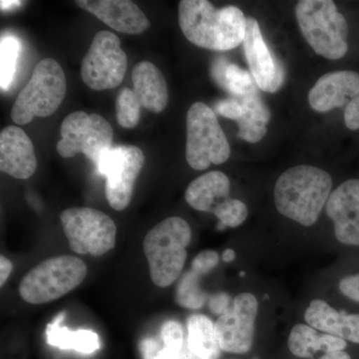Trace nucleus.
<instances>
[{"instance_id":"24","label":"nucleus","mask_w":359,"mask_h":359,"mask_svg":"<svg viewBox=\"0 0 359 359\" xmlns=\"http://www.w3.org/2000/svg\"><path fill=\"white\" fill-rule=\"evenodd\" d=\"M242 105L243 114L238 121V137L249 143H257L266 136V125L271 112L257 93L237 97Z\"/></svg>"},{"instance_id":"13","label":"nucleus","mask_w":359,"mask_h":359,"mask_svg":"<svg viewBox=\"0 0 359 359\" xmlns=\"http://www.w3.org/2000/svg\"><path fill=\"white\" fill-rule=\"evenodd\" d=\"M243 45L257 86L269 93L278 92L285 82V71L264 41L261 27L255 18H247V30Z\"/></svg>"},{"instance_id":"1","label":"nucleus","mask_w":359,"mask_h":359,"mask_svg":"<svg viewBox=\"0 0 359 359\" xmlns=\"http://www.w3.org/2000/svg\"><path fill=\"white\" fill-rule=\"evenodd\" d=\"M179 25L186 39L196 46L228 51L244 42L247 18L237 6L216 8L207 0H182Z\"/></svg>"},{"instance_id":"37","label":"nucleus","mask_w":359,"mask_h":359,"mask_svg":"<svg viewBox=\"0 0 359 359\" xmlns=\"http://www.w3.org/2000/svg\"><path fill=\"white\" fill-rule=\"evenodd\" d=\"M316 359H351V356L346 351H328V353H323V355Z\"/></svg>"},{"instance_id":"28","label":"nucleus","mask_w":359,"mask_h":359,"mask_svg":"<svg viewBox=\"0 0 359 359\" xmlns=\"http://www.w3.org/2000/svg\"><path fill=\"white\" fill-rule=\"evenodd\" d=\"M201 276L190 269L180 278L177 285L176 302L182 308L199 309L204 306L208 295L201 287Z\"/></svg>"},{"instance_id":"14","label":"nucleus","mask_w":359,"mask_h":359,"mask_svg":"<svg viewBox=\"0 0 359 359\" xmlns=\"http://www.w3.org/2000/svg\"><path fill=\"white\" fill-rule=\"evenodd\" d=\"M327 215L340 244L359 248V179H351L330 194Z\"/></svg>"},{"instance_id":"30","label":"nucleus","mask_w":359,"mask_h":359,"mask_svg":"<svg viewBox=\"0 0 359 359\" xmlns=\"http://www.w3.org/2000/svg\"><path fill=\"white\" fill-rule=\"evenodd\" d=\"M212 214L219 219L218 229L237 228L241 226L248 218L247 205L238 199H229L219 207Z\"/></svg>"},{"instance_id":"33","label":"nucleus","mask_w":359,"mask_h":359,"mask_svg":"<svg viewBox=\"0 0 359 359\" xmlns=\"http://www.w3.org/2000/svg\"><path fill=\"white\" fill-rule=\"evenodd\" d=\"M216 110L219 115L228 119L238 121L242 117L243 109L237 97L231 99H224L216 104Z\"/></svg>"},{"instance_id":"20","label":"nucleus","mask_w":359,"mask_h":359,"mask_svg":"<svg viewBox=\"0 0 359 359\" xmlns=\"http://www.w3.org/2000/svg\"><path fill=\"white\" fill-rule=\"evenodd\" d=\"M132 81L142 107L153 113H161L166 108L169 101L166 80L152 62L142 61L135 65Z\"/></svg>"},{"instance_id":"31","label":"nucleus","mask_w":359,"mask_h":359,"mask_svg":"<svg viewBox=\"0 0 359 359\" xmlns=\"http://www.w3.org/2000/svg\"><path fill=\"white\" fill-rule=\"evenodd\" d=\"M219 262L218 252L212 250H203L194 259L191 269L199 273L200 276L207 275L218 266Z\"/></svg>"},{"instance_id":"26","label":"nucleus","mask_w":359,"mask_h":359,"mask_svg":"<svg viewBox=\"0 0 359 359\" xmlns=\"http://www.w3.org/2000/svg\"><path fill=\"white\" fill-rule=\"evenodd\" d=\"M214 77L217 81L235 97L257 93L254 78L247 70L233 63L219 60L214 65Z\"/></svg>"},{"instance_id":"19","label":"nucleus","mask_w":359,"mask_h":359,"mask_svg":"<svg viewBox=\"0 0 359 359\" xmlns=\"http://www.w3.org/2000/svg\"><path fill=\"white\" fill-rule=\"evenodd\" d=\"M231 182L223 172L212 171L202 175L188 186L186 202L200 212H214L230 199Z\"/></svg>"},{"instance_id":"11","label":"nucleus","mask_w":359,"mask_h":359,"mask_svg":"<svg viewBox=\"0 0 359 359\" xmlns=\"http://www.w3.org/2000/svg\"><path fill=\"white\" fill-rule=\"evenodd\" d=\"M144 163L145 155L136 146L112 147L97 163L99 174L106 178V198L112 209L123 211L128 207Z\"/></svg>"},{"instance_id":"38","label":"nucleus","mask_w":359,"mask_h":359,"mask_svg":"<svg viewBox=\"0 0 359 359\" xmlns=\"http://www.w3.org/2000/svg\"><path fill=\"white\" fill-rule=\"evenodd\" d=\"M22 4V1H14V0H1L0 1V7L2 11H11V9L20 7Z\"/></svg>"},{"instance_id":"27","label":"nucleus","mask_w":359,"mask_h":359,"mask_svg":"<svg viewBox=\"0 0 359 359\" xmlns=\"http://www.w3.org/2000/svg\"><path fill=\"white\" fill-rule=\"evenodd\" d=\"M21 52L20 39L14 35L6 34L0 41V86L6 91L13 83L18 70V58Z\"/></svg>"},{"instance_id":"10","label":"nucleus","mask_w":359,"mask_h":359,"mask_svg":"<svg viewBox=\"0 0 359 359\" xmlns=\"http://www.w3.org/2000/svg\"><path fill=\"white\" fill-rule=\"evenodd\" d=\"M128 59L114 33L102 30L92 40L81 65L82 80L96 91L119 86L126 74Z\"/></svg>"},{"instance_id":"29","label":"nucleus","mask_w":359,"mask_h":359,"mask_svg":"<svg viewBox=\"0 0 359 359\" xmlns=\"http://www.w3.org/2000/svg\"><path fill=\"white\" fill-rule=\"evenodd\" d=\"M141 108V104L133 90L123 89L116 100L118 124L127 129L136 127L140 121Z\"/></svg>"},{"instance_id":"7","label":"nucleus","mask_w":359,"mask_h":359,"mask_svg":"<svg viewBox=\"0 0 359 359\" xmlns=\"http://www.w3.org/2000/svg\"><path fill=\"white\" fill-rule=\"evenodd\" d=\"M231 155L230 144L216 114L207 104L196 102L187 114L186 160L189 166L204 171L221 165Z\"/></svg>"},{"instance_id":"34","label":"nucleus","mask_w":359,"mask_h":359,"mask_svg":"<svg viewBox=\"0 0 359 359\" xmlns=\"http://www.w3.org/2000/svg\"><path fill=\"white\" fill-rule=\"evenodd\" d=\"M344 123L347 128L359 130V93L347 104L344 111Z\"/></svg>"},{"instance_id":"2","label":"nucleus","mask_w":359,"mask_h":359,"mask_svg":"<svg viewBox=\"0 0 359 359\" xmlns=\"http://www.w3.org/2000/svg\"><path fill=\"white\" fill-rule=\"evenodd\" d=\"M332 189V177L325 170L311 165L290 168L276 181L273 191L276 209L302 226H313Z\"/></svg>"},{"instance_id":"36","label":"nucleus","mask_w":359,"mask_h":359,"mask_svg":"<svg viewBox=\"0 0 359 359\" xmlns=\"http://www.w3.org/2000/svg\"><path fill=\"white\" fill-rule=\"evenodd\" d=\"M13 264L4 256L0 257V287H4L7 278L13 273Z\"/></svg>"},{"instance_id":"8","label":"nucleus","mask_w":359,"mask_h":359,"mask_svg":"<svg viewBox=\"0 0 359 359\" xmlns=\"http://www.w3.org/2000/svg\"><path fill=\"white\" fill-rule=\"evenodd\" d=\"M61 139L57 143L58 154L72 158L77 154L86 156L97 165L99 160L112 148L114 131L110 123L98 114H87L75 111L63 120Z\"/></svg>"},{"instance_id":"21","label":"nucleus","mask_w":359,"mask_h":359,"mask_svg":"<svg viewBox=\"0 0 359 359\" xmlns=\"http://www.w3.org/2000/svg\"><path fill=\"white\" fill-rule=\"evenodd\" d=\"M287 344L290 353L297 358L316 359L320 353L344 351L347 341L334 335L318 334L313 327L299 323L290 330Z\"/></svg>"},{"instance_id":"23","label":"nucleus","mask_w":359,"mask_h":359,"mask_svg":"<svg viewBox=\"0 0 359 359\" xmlns=\"http://www.w3.org/2000/svg\"><path fill=\"white\" fill-rule=\"evenodd\" d=\"M66 313H60L45 330L46 341L49 346L61 349H73L81 353H93L100 348V339L96 332L88 330H71L61 327Z\"/></svg>"},{"instance_id":"22","label":"nucleus","mask_w":359,"mask_h":359,"mask_svg":"<svg viewBox=\"0 0 359 359\" xmlns=\"http://www.w3.org/2000/svg\"><path fill=\"white\" fill-rule=\"evenodd\" d=\"M142 359H182L184 347V332L179 321L170 320L163 323L159 337L142 339Z\"/></svg>"},{"instance_id":"15","label":"nucleus","mask_w":359,"mask_h":359,"mask_svg":"<svg viewBox=\"0 0 359 359\" xmlns=\"http://www.w3.org/2000/svg\"><path fill=\"white\" fill-rule=\"evenodd\" d=\"M76 6L118 32L140 34L150 26L143 11L129 0H78Z\"/></svg>"},{"instance_id":"17","label":"nucleus","mask_w":359,"mask_h":359,"mask_svg":"<svg viewBox=\"0 0 359 359\" xmlns=\"http://www.w3.org/2000/svg\"><path fill=\"white\" fill-rule=\"evenodd\" d=\"M359 93V74L341 70L323 75L309 93V103L314 111L325 113L341 108Z\"/></svg>"},{"instance_id":"5","label":"nucleus","mask_w":359,"mask_h":359,"mask_svg":"<svg viewBox=\"0 0 359 359\" xmlns=\"http://www.w3.org/2000/svg\"><path fill=\"white\" fill-rule=\"evenodd\" d=\"M67 85L65 71L52 58L35 66L28 83L18 94L11 110L16 124H28L35 117H48L58 109L65 99Z\"/></svg>"},{"instance_id":"25","label":"nucleus","mask_w":359,"mask_h":359,"mask_svg":"<svg viewBox=\"0 0 359 359\" xmlns=\"http://www.w3.org/2000/svg\"><path fill=\"white\" fill-rule=\"evenodd\" d=\"M187 346L198 359H219L221 354L215 323L203 314H193L187 323Z\"/></svg>"},{"instance_id":"12","label":"nucleus","mask_w":359,"mask_h":359,"mask_svg":"<svg viewBox=\"0 0 359 359\" xmlns=\"http://www.w3.org/2000/svg\"><path fill=\"white\" fill-rule=\"evenodd\" d=\"M259 302L254 294L243 292L236 297L228 311L215 323L219 346L226 353H249L254 344Z\"/></svg>"},{"instance_id":"39","label":"nucleus","mask_w":359,"mask_h":359,"mask_svg":"<svg viewBox=\"0 0 359 359\" xmlns=\"http://www.w3.org/2000/svg\"><path fill=\"white\" fill-rule=\"evenodd\" d=\"M236 259V252L235 250L228 249L224 250L223 255H222V259L224 262V263H231L233 259Z\"/></svg>"},{"instance_id":"16","label":"nucleus","mask_w":359,"mask_h":359,"mask_svg":"<svg viewBox=\"0 0 359 359\" xmlns=\"http://www.w3.org/2000/svg\"><path fill=\"white\" fill-rule=\"evenodd\" d=\"M34 146L18 126H7L0 133V170L15 179L30 178L36 171Z\"/></svg>"},{"instance_id":"35","label":"nucleus","mask_w":359,"mask_h":359,"mask_svg":"<svg viewBox=\"0 0 359 359\" xmlns=\"http://www.w3.org/2000/svg\"><path fill=\"white\" fill-rule=\"evenodd\" d=\"M230 304V295L221 292V294L212 295L210 299L209 306L212 313L221 316L231 308Z\"/></svg>"},{"instance_id":"18","label":"nucleus","mask_w":359,"mask_h":359,"mask_svg":"<svg viewBox=\"0 0 359 359\" xmlns=\"http://www.w3.org/2000/svg\"><path fill=\"white\" fill-rule=\"evenodd\" d=\"M304 320L314 330L359 344V313L339 311L323 299H313Z\"/></svg>"},{"instance_id":"6","label":"nucleus","mask_w":359,"mask_h":359,"mask_svg":"<svg viewBox=\"0 0 359 359\" xmlns=\"http://www.w3.org/2000/svg\"><path fill=\"white\" fill-rule=\"evenodd\" d=\"M86 275V264L79 257H50L23 278L20 285V297L32 304L56 301L77 287Z\"/></svg>"},{"instance_id":"4","label":"nucleus","mask_w":359,"mask_h":359,"mask_svg":"<svg viewBox=\"0 0 359 359\" xmlns=\"http://www.w3.org/2000/svg\"><path fill=\"white\" fill-rule=\"evenodd\" d=\"M306 42L321 57L337 60L348 50V25L332 0H302L295 6Z\"/></svg>"},{"instance_id":"32","label":"nucleus","mask_w":359,"mask_h":359,"mask_svg":"<svg viewBox=\"0 0 359 359\" xmlns=\"http://www.w3.org/2000/svg\"><path fill=\"white\" fill-rule=\"evenodd\" d=\"M340 294L359 304V271L344 276L339 283Z\"/></svg>"},{"instance_id":"40","label":"nucleus","mask_w":359,"mask_h":359,"mask_svg":"<svg viewBox=\"0 0 359 359\" xmlns=\"http://www.w3.org/2000/svg\"><path fill=\"white\" fill-rule=\"evenodd\" d=\"M240 276H245V273H243V271H242V273H240Z\"/></svg>"},{"instance_id":"3","label":"nucleus","mask_w":359,"mask_h":359,"mask_svg":"<svg viewBox=\"0 0 359 359\" xmlns=\"http://www.w3.org/2000/svg\"><path fill=\"white\" fill-rule=\"evenodd\" d=\"M192 231L185 219L171 217L155 226L144 238L143 250L154 285H173L185 266Z\"/></svg>"},{"instance_id":"9","label":"nucleus","mask_w":359,"mask_h":359,"mask_svg":"<svg viewBox=\"0 0 359 359\" xmlns=\"http://www.w3.org/2000/svg\"><path fill=\"white\" fill-rule=\"evenodd\" d=\"M60 219L74 252L100 257L115 247L117 228L105 212L92 208H71L61 212Z\"/></svg>"}]
</instances>
